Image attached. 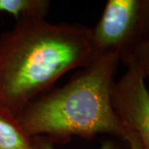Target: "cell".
<instances>
[{
	"mask_svg": "<svg viewBox=\"0 0 149 149\" xmlns=\"http://www.w3.org/2000/svg\"><path fill=\"white\" fill-rule=\"evenodd\" d=\"M133 61L139 67L144 78L149 79V39L145 40L134 48L123 64Z\"/></svg>",
	"mask_w": 149,
	"mask_h": 149,
	"instance_id": "obj_7",
	"label": "cell"
},
{
	"mask_svg": "<svg viewBox=\"0 0 149 149\" xmlns=\"http://www.w3.org/2000/svg\"><path fill=\"white\" fill-rule=\"evenodd\" d=\"M119 58L96 55L62 87L48 91L28 104L17 119L30 138L47 136L63 143L73 136L91 139L109 133L124 139L127 130L112 105L114 75Z\"/></svg>",
	"mask_w": 149,
	"mask_h": 149,
	"instance_id": "obj_2",
	"label": "cell"
},
{
	"mask_svg": "<svg viewBox=\"0 0 149 149\" xmlns=\"http://www.w3.org/2000/svg\"><path fill=\"white\" fill-rule=\"evenodd\" d=\"M124 140L128 142L129 145V149H143V146L139 136L133 132L128 131L126 136L124 137Z\"/></svg>",
	"mask_w": 149,
	"mask_h": 149,
	"instance_id": "obj_9",
	"label": "cell"
},
{
	"mask_svg": "<svg viewBox=\"0 0 149 149\" xmlns=\"http://www.w3.org/2000/svg\"><path fill=\"white\" fill-rule=\"evenodd\" d=\"M95 56L90 27L46 19L17 21L0 36V106L17 116L65 74L85 67Z\"/></svg>",
	"mask_w": 149,
	"mask_h": 149,
	"instance_id": "obj_1",
	"label": "cell"
},
{
	"mask_svg": "<svg viewBox=\"0 0 149 149\" xmlns=\"http://www.w3.org/2000/svg\"><path fill=\"white\" fill-rule=\"evenodd\" d=\"M32 149H55L53 143H52L49 139L35 137L32 138ZM100 149H118L116 145L112 141L107 140L104 142Z\"/></svg>",
	"mask_w": 149,
	"mask_h": 149,
	"instance_id": "obj_8",
	"label": "cell"
},
{
	"mask_svg": "<svg viewBox=\"0 0 149 149\" xmlns=\"http://www.w3.org/2000/svg\"><path fill=\"white\" fill-rule=\"evenodd\" d=\"M32 140L16 116L0 106V149H32Z\"/></svg>",
	"mask_w": 149,
	"mask_h": 149,
	"instance_id": "obj_5",
	"label": "cell"
},
{
	"mask_svg": "<svg viewBox=\"0 0 149 149\" xmlns=\"http://www.w3.org/2000/svg\"><path fill=\"white\" fill-rule=\"evenodd\" d=\"M125 65L126 72L113 85L112 105L127 132L136 133L143 149H149V91L137 65Z\"/></svg>",
	"mask_w": 149,
	"mask_h": 149,
	"instance_id": "obj_4",
	"label": "cell"
},
{
	"mask_svg": "<svg viewBox=\"0 0 149 149\" xmlns=\"http://www.w3.org/2000/svg\"><path fill=\"white\" fill-rule=\"evenodd\" d=\"M149 39V0H109L91 28L95 55L115 54L124 62L134 48Z\"/></svg>",
	"mask_w": 149,
	"mask_h": 149,
	"instance_id": "obj_3",
	"label": "cell"
},
{
	"mask_svg": "<svg viewBox=\"0 0 149 149\" xmlns=\"http://www.w3.org/2000/svg\"><path fill=\"white\" fill-rule=\"evenodd\" d=\"M50 6L48 0H0V12L13 16L17 21L46 19Z\"/></svg>",
	"mask_w": 149,
	"mask_h": 149,
	"instance_id": "obj_6",
	"label": "cell"
}]
</instances>
